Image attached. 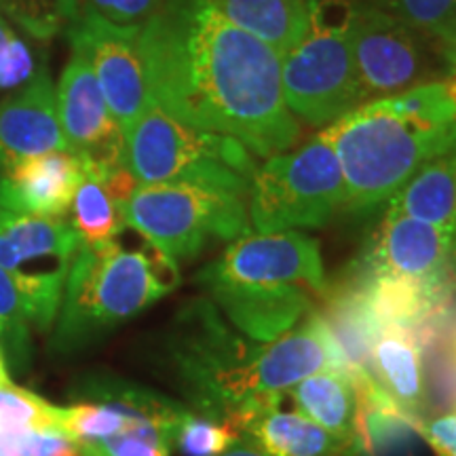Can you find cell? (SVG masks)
Here are the masks:
<instances>
[{
    "mask_svg": "<svg viewBox=\"0 0 456 456\" xmlns=\"http://www.w3.org/2000/svg\"><path fill=\"white\" fill-rule=\"evenodd\" d=\"M151 102L184 125L231 135L260 159L300 138L285 106L283 57L212 0H161L140 28Z\"/></svg>",
    "mask_w": 456,
    "mask_h": 456,
    "instance_id": "obj_1",
    "label": "cell"
},
{
    "mask_svg": "<svg viewBox=\"0 0 456 456\" xmlns=\"http://www.w3.org/2000/svg\"><path fill=\"white\" fill-rule=\"evenodd\" d=\"M169 357L197 412L235 427L245 414L306 376L322 370L351 374L319 311L279 338L258 342L228 326L209 298L191 300L178 313Z\"/></svg>",
    "mask_w": 456,
    "mask_h": 456,
    "instance_id": "obj_2",
    "label": "cell"
},
{
    "mask_svg": "<svg viewBox=\"0 0 456 456\" xmlns=\"http://www.w3.org/2000/svg\"><path fill=\"white\" fill-rule=\"evenodd\" d=\"M232 328L275 340L322 309L328 294L319 241L298 231L248 232L197 273Z\"/></svg>",
    "mask_w": 456,
    "mask_h": 456,
    "instance_id": "obj_3",
    "label": "cell"
},
{
    "mask_svg": "<svg viewBox=\"0 0 456 456\" xmlns=\"http://www.w3.org/2000/svg\"><path fill=\"white\" fill-rule=\"evenodd\" d=\"M121 235L81 245L74 256L51 340L60 355L106 338L178 288L174 260L144 237L140 245H127Z\"/></svg>",
    "mask_w": 456,
    "mask_h": 456,
    "instance_id": "obj_4",
    "label": "cell"
},
{
    "mask_svg": "<svg viewBox=\"0 0 456 456\" xmlns=\"http://www.w3.org/2000/svg\"><path fill=\"white\" fill-rule=\"evenodd\" d=\"M322 135L334 148L345 175L342 209L355 218L383 209L427 161L456 148V125L419 131L387 98L357 106L330 123Z\"/></svg>",
    "mask_w": 456,
    "mask_h": 456,
    "instance_id": "obj_5",
    "label": "cell"
},
{
    "mask_svg": "<svg viewBox=\"0 0 456 456\" xmlns=\"http://www.w3.org/2000/svg\"><path fill=\"white\" fill-rule=\"evenodd\" d=\"M125 163L140 186L197 184L245 197L258 169L239 140L184 125L151 100L125 131Z\"/></svg>",
    "mask_w": 456,
    "mask_h": 456,
    "instance_id": "obj_6",
    "label": "cell"
},
{
    "mask_svg": "<svg viewBox=\"0 0 456 456\" xmlns=\"http://www.w3.org/2000/svg\"><path fill=\"white\" fill-rule=\"evenodd\" d=\"M351 17L346 0H309V32L283 57L285 106L313 127L334 123L366 100L351 53Z\"/></svg>",
    "mask_w": 456,
    "mask_h": 456,
    "instance_id": "obj_7",
    "label": "cell"
},
{
    "mask_svg": "<svg viewBox=\"0 0 456 456\" xmlns=\"http://www.w3.org/2000/svg\"><path fill=\"white\" fill-rule=\"evenodd\" d=\"M123 218L175 265L201 254L209 239L252 232L248 197L197 184H142L123 205Z\"/></svg>",
    "mask_w": 456,
    "mask_h": 456,
    "instance_id": "obj_8",
    "label": "cell"
},
{
    "mask_svg": "<svg viewBox=\"0 0 456 456\" xmlns=\"http://www.w3.org/2000/svg\"><path fill=\"white\" fill-rule=\"evenodd\" d=\"M256 232L322 228L342 209L345 175L322 134L294 152L266 159L256 169L248 195Z\"/></svg>",
    "mask_w": 456,
    "mask_h": 456,
    "instance_id": "obj_9",
    "label": "cell"
},
{
    "mask_svg": "<svg viewBox=\"0 0 456 456\" xmlns=\"http://www.w3.org/2000/svg\"><path fill=\"white\" fill-rule=\"evenodd\" d=\"M81 239L66 218L0 209V266L13 279L26 313L41 332L53 328Z\"/></svg>",
    "mask_w": 456,
    "mask_h": 456,
    "instance_id": "obj_10",
    "label": "cell"
},
{
    "mask_svg": "<svg viewBox=\"0 0 456 456\" xmlns=\"http://www.w3.org/2000/svg\"><path fill=\"white\" fill-rule=\"evenodd\" d=\"M351 53L366 100L389 98L436 77L425 38L379 3H355Z\"/></svg>",
    "mask_w": 456,
    "mask_h": 456,
    "instance_id": "obj_11",
    "label": "cell"
},
{
    "mask_svg": "<svg viewBox=\"0 0 456 456\" xmlns=\"http://www.w3.org/2000/svg\"><path fill=\"white\" fill-rule=\"evenodd\" d=\"M140 28L142 24L108 21L81 0L64 30L72 47L89 57L106 104L123 134L151 100L140 55Z\"/></svg>",
    "mask_w": 456,
    "mask_h": 456,
    "instance_id": "obj_12",
    "label": "cell"
},
{
    "mask_svg": "<svg viewBox=\"0 0 456 456\" xmlns=\"http://www.w3.org/2000/svg\"><path fill=\"white\" fill-rule=\"evenodd\" d=\"M349 275H393L456 292V228L383 216Z\"/></svg>",
    "mask_w": 456,
    "mask_h": 456,
    "instance_id": "obj_13",
    "label": "cell"
},
{
    "mask_svg": "<svg viewBox=\"0 0 456 456\" xmlns=\"http://www.w3.org/2000/svg\"><path fill=\"white\" fill-rule=\"evenodd\" d=\"M55 94L68 152L78 157L85 174L102 180L125 165V134L106 104L89 57L81 49L72 47Z\"/></svg>",
    "mask_w": 456,
    "mask_h": 456,
    "instance_id": "obj_14",
    "label": "cell"
},
{
    "mask_svg": "<svg viewBox=\"0 0 456 456\" xmlns=\"http://www.w3.org/2000/svg\"><path fill=\"white\" fill-rule=\"evenodd\" d=\"M66 151L49 68L41 64L24 87L0 102V171L21 159Z\"/></svg>",
    "mask_w": 456,
    "mask_h": 456,
    "instance_id": "obj_15",
    "label": "cell"
},
{
    "mask_svg": "<svg viewBox=\"0 0 456 456\" xmlns=\"http://www.w3.org/2000/svg\"><path fill=\"white\" fill-rule=\"evenodd\" d=\"M83 178V163L72 152L55 151L21 159L0 171V209L66 218Z\"/></svg>",
    "mask_w": 456,
    "mask_h": 456,
    "instance_id": "obj_16",
    "label": "cell"
},
{
    "mask_svg": "<svg viewBox=\"0 0 456 456\" xmlns=\"http://www.w3.org/2000/svg\"><path fill=\"white\" fill-rule=\"evenodd\" d=\"M366 372L406 423L419 429L431 419L423 351L410 330H376L368 346Z\"/></svg>",
    "mask_w": 456,
    "mask_h": 456,
    "instance_id": "obj_17",
    "label": "cell"
},
{
    "mask_svg": "<svg viewBox=\"0 0 456 456\" xmlns=\"http://www.w3.org/2000/svg\"><path fill=\"white\" fill-rule=\"evenodd\" d=\"M281 397L269 399L237 423V429L252 437L265 452L271 456H370L366 448L345 444L296 410H283Z\"/></svg>",
    "mask_w": 456,
    "mask_h": 456,
    "instance_id": "obj_18",
    "label": "cell"
},
{
    "mask_svg": "<svg viewBox=\"0 0 456 456\" xmlns=\"http://www.w3.org/2000/svg\"><path fill=\"white\" fill-rule=\"evenodd\" d=\"M285 393L292 399L296 412L345 444L368 450L363 436V399L353 374L345 370H322Z\"/></svg>",
    "mask_w": 456,
    "mask_h": 456,
    "instance_id": "obj_19",
    "label": "cell"
},
{
    "mask_svg": "<svg viewBox=\"0 0 456 456\" xmlns=\"http://www.w3.org/2000/svg\"><path fill=\"white\" fill-rule=\"evenodd\" d=\"M385 216H406L427 224H456V148L431 159L389 199Z\"/></svg>",
    "mask_w": 456,
    "mask_h": 456,
    "instance_id": "obj_20",
    "label": "cell"
},
{
    "mask_svg": "<svg viewBox=\"0 0 456 456\" xmlns=\"http://www.w3.org/2000/svg\"><path fill=\"white\" fill-rule=\"evenodd\" d=\"M232 24L285 57L309 32V0H212Z\"/></svg>",
    "mask_w": 456,
    "mask_h": 456,
    "instance_id": "obj_21",
    "label": "cell"
},
{
    "mask_svg": "<svg viewBox=\"0 0 456 456\" xmlns=\"http://www.w3.org/2000/svg\"><path fill=\"white\" fill-rule=\"evenodd\" d=\"M57 425H60L61 436L70 437L77 444L104 442L131 431L157 433V436L165 437L155 427L142 423L125 408L108 402H83L77 406L57 408Z\"/></svg>",
    "mask_w": 456,
    "mask_h": 456,
    "instance_id": "obj_22",
    "label": "cell"
},
{
    "mask_svg": "<svg viewBox=\"0 0 456 456\" xmlns=\"http://www.w3.org/2000/svg\"><path fill=\"white\" fill-rule=\"evenodd\" d=\"M70 216V224L81 239V245L106 243L127 228L123 209L112 201L102 180L89 174H85L74 195Z\"/></svg>",
    "mask_w": 456,
    "mask_h": 456,
    "instance_id": "obj_23",
    "label": "cell"
},
{
    "mask_svg": "<svg viewBox=\"0 0 456 456\" xmlns=\"http://www.w3.org/2000/svg\"><path fill=\"white\" fill-rule=\"evenodd\" d=\"M0 353L11 372H28L32 362L30 317L13 279L3 266H0Z\"/></svg>",
    "mask_w": 456,
    "mask_h": 456,
    "instance_id": "obj_24",
    "label": "cell"
},
{
    "mask_svg": "<svg viewBox=\"0 0 456 456\" xmlns=\"http://www.w3.org/2000/svg\"><path fill=\"white\" fill-rule=\"evenodd\" d=\"M389 106L419 131H437L456 125V106L444 81H429L387 98Z\"/></svg>",
    "mask_w": 456,
    "mask_h": 456,
    "instance_id": "obj_25",
    "label": "cell"
},
{
    "mask_svg": "<svg viewBox=\"0 0 456 456\" xmlns=\"http://www.w3.org/2000/svg\"><path fill=\"white\" fill-rule=\"evenodd\" d=\"M423 38L446 49L456 43V0H376Z\"/></svg>",
    "mask_w": 456,
    "mask_h": 456,
    "instance_id": "obj_26",
    "label": "cell"
},
{
    "mask_svg": "<svg viewBox=\"0 0 456 456\" xmlns=\"http://www.w3.org/2000/svg\"><path fill=\"white\" fill-rule=\"evenodd\" d=\"M81 0H0V13L34 41H51L64 32Z\"/></svg>",
    "mask_w": 456,
    "mask_h": 456,
    "instance_id": "obj_27",
    "label": "cell"
},
{
    "mask_svg": "<svg viewBox=\"0 0 456 456\" xmlns=\"http://www.w3.org/2000/svg\"><path fill=\"white\" fill-rule=\"evenodd\" d=\"M241 437V431L231 423L208 419L186 410L174 437V452L182 456H220Z\"/></svg>",
    "mask_w": 456,
    "mask_h": 456,
    "instance_id": "obj_28",
    "label": "cell"
},
{
    "mask_svg": "<svg viewBox=\"0 0 456 456\" xmlns=\"http://www.w3.org/2000/svg\"><path fill=\"white\" fill-rule=\"evenodd\" d=\"M57 408L34 393L9 385L0 387V429L57 431Z\"/></svg>",
    "mask_w": 456,
    "mask_h": 456,
    "instance_id": "obj_29",
    "label": "cell"
},
{
    "mask_svg": "<svg viewBox=\"0 0 456 456\" xmlns=\"http://www.w3.org/2000/svg\"><path fill=\"white\" fill-rule=\"evenodd\" d=\"M0 444L9 456H81V448L57 431L0 429Z\"/></svg>",
    "mask_w": 456,
    "mask_h": 456,
    "instance_id": "obj_30",
    "label": "cell"
},
{
    "mask_svg": "<svg viewBox=\"0 0 456 456\" xmlns=\"http://www.w3.org/2000/svg\"><path fill=\"white\" fill-rule=\"evenodd\" d=\"M81 456H171L174 448L157 433L131 431L104 442L78 444Z\"/></svg>",
    "mask_w": 456,
    "mask_h": 456,
    "instance_id": "obj_31",
    "label": "cell"
},
{
    "mask_svg": "<svg viewBox=\"0 0 456 456\" xmlns=\"http://www.w3.org/2000/svg\"><path fill=\"white\" fill-rule=\"evenodd\" d=\"M37 72L32 49L21 37H13L0 61V91H17Z\"/></svg>",
    "mask_w": 456,
    "mask_h": 456,
    "instance_id": "obj_32",
    "label": "cell"
},
{
    "mask_svg": "<svg viewBox=\"0 0 456 456\" xmlns=\"http://www.w3.org/2000/svg\"><path fill=\"white\" fill-rule=\"evenodd\" d=\"M95 13L121 26L144 24L161 0H83Z\"/></svg>",
    "mask_w": 456,
    "mask_h": 456,
    "instance_id": "obj_33",
    "label": "cell"
},
{
    "mask_svg": "<svg viewBox=\"0 0 456 456\" xmlns=\"http://www.w3.org/2000/svg\"><path fill=\"white\" fill-rule=\"evenodd\" d=\"M419 431L437 456H456V410L431 416Z\"/></svg>",
    "mask_w": 456,
    "mask_h": 456,
    "instance_id": "obj_34",
    "label": "cell"
},
{
    "mask_svg": "<svg viewBox=\"0 0 456 456\" xmlns=\"http://www.w3.org/2000/svg\"><path fill=\"white\" fill-rule=\"evenodd\" d=\"M220 456H271V454L265 452V450H262L258 444L252 440V437L241 433V437H239V440Z\"/></svg>",
    "mask_w": 456,
    "mask_h": 456,
    "instance_id": "obj_35",
    "label": "cell"
},
{
    "mask_svg": "<svg viewBox=\"0 0 456 456\" xmlns=\"http://www.w3.org/2000/svg\"><path fill=\"white\" fill-rule=\"evenodd\" d=\"M13 37H15V30H13V26L9 24V21H7V17H4L3 13H0V61H3V57H4V51H7L9 43L13 41Z\"/></svg>",
    "mask_w": 456,
    "mask_h": 456,
    "instance_id": "obj_36",
    "label": "cell"
},
{
    "mask_svg": "<svg viewBox=\"0 0 456 456\" xmlns=\"http://www.w3.org/2000/svg\"><path fill=\"white\" fill-rule=\"evenodd\" d=\"M442 55H444V61L448 64V70L456 72V43L450 45L446 49H442Z\"/></svg>",
    "mask_w": 456,
    "mask_h": 456,
    "instance_id": "obj_37",
    "label": "cell"
},
{
    "mask_svg": "<svg viewBox=\"0 0 456 456\" xmlns=\"http://www.w3.org/2000/svg\"><path fill=\"white\" fill-rule=\"evenodd\" d=\"M9 385H13V383H11L9 368H7V363H4L3 353H0V387H9Z\"/></svg>",
    "mask_w": 456,
    "mask_h": 456,
    "instance_id": "obj_38",
    "label": "cell"
},
{
    "mask_svg": "<svg viewBox=\"0 0 456 456\" xmlns=\"http://www.w3.org/2000/svg\"><path fill=\"white\" fill-rule=\"evenodd\" d=\"M448 342H450V351H452V355H454V359H456V323L452 326V330H450V338H448Z\"/></svg>",
    "mask_w": 456,
    "mask_h": 456,
    "instance_id": "obj_39",
    "label": "cell"
},
{
    "mask_svg": "<svg viewBox=\"0 0 456 456\" xmlns=\"http://www.w3.org/2000/svg\"><path fill=\"white\" fill-rule=\"evenodd\" d=\"M0 456H9V454H7V450L3 448V444H0Z\"/></svg>",
    "mask_w": 456,
    "mask_h": 456,
    "instance_id": "obj_40",
    "label": "cell"
},
{
    "mask_svg": "<svg viewBox=\"0 0 456 456\" xmlns=\"http://www.w3.org/2000/svg\"><path fill=\"white\" fill-rule=\"evenodd\" d=\"M454 228H456V224H454Z\"/></svg>",
    "mask_w": 456,
    "mask_h": 456,
    "instance_id": "obj_41",
    "label": "cell"
}]
</instances>
